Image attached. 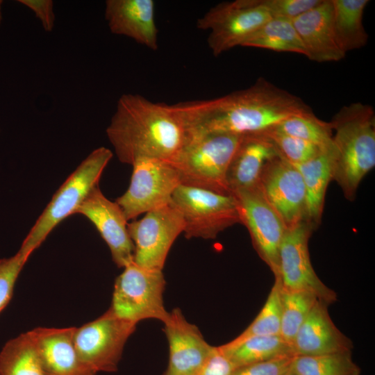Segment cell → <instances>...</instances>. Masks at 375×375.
Instances as JSON below:
<instances>
[{"instance_id": "37", "label": "cell", "mask_w": 375, "mask_h": 375, "mask_svg": "<svg viewBox=\"0 0 375 375\" xmlns=\"http://www.w3.org/2000/svg\"><path fill=\"white\" fill-rule=\"evenodd\" d=\"M2 3H3V1L0 0V26L2 22Z\"/></svg>"}, {"instance_id": "17", "label": "cell", "mask_w": 375, "mask_h": 375, "mask_svg": "<svg viewBox=\"0 0 375 375\" xmlns=\"http://www.w3.org/2000/svg\"><path fill=\"white\" fill-rule=\"evenodd\" d=\"M292 22L308 59L326 62L345 57L334 35L332 0H322Z\"/></svg>"}, {"instance_id": "27", "label": "cell", "mask_w": 375, "mask_h": 375, "mask_svg": "<svg viewBox=\"0 0 375 375\" xmlns=\"http://www.w3.org/2000/svg\"><path fill=\"white\" fill-rule=\"evenodd\" d=\"M319 300L306 290H290L281 286V336L290 344L302 325L315 302Z\"/></svg>"}, {"instance_id": "32", "label": "cell", "mask_w": 375, "mask_h": 375, "mask_svg": "<svg viewBox=\"0 0 375 375\" xmlns=\"http://www.w3.org/2000/svg\"><path fill=\"white\" fill-rule=\"evenodd\" d=\"M28 259L18 251L13 256L0 260V312L9 303L15 282Z\"/></svg>"}, {"instance_id": "31", "label": "cell", "mask_w": 375, "mask_h": 375, "mask_svg": "<svg viewBox=\"0 0 375 375\" xmlns=\"http://www.w3.org/2000/svg\"><path fill=\"white\" fill-rule=\"evenodd\" d=\"M262 133L273 143L279 156L292 165L306 162L322 151L312 143L286 135L274 128Z\"/></svg>"}, {"instance_id": "4", "label": "cell", "mask_w": 375, "mask_h": 375, "mask_svg": "<svg viewBox=\"0 0 375 375\" xmlns=\"http://www.w3.org/2000/svg\"><path fill=\"white\" fill-rule=\"evenodd\" d=\"M112 156L111 150L101 147L81 162L60 186L36 220L19 249L22 253L29 258L58 224L75 214L91 190L99 185Z\"/></svg>"}, {"instance_id": "1", "label": "cell", "mask_w": 375, "mask_h": 375, "mask_svg": "<svg viewBox=\"0 0 375 375\" xmlns=\"http://www.w3.org/2000/svg\"><path fill=\"white\" fill-rule=\"evenodd\" d=\"M183 122L188 138L210 134L262 133L311 108L299 97L263 78L224 96L170 105Z\"/></svg>"}, {"instance_id": "34", "label": "cell", "mask_w": 375, "mask_h": 375, "mask_svg": "<svg viewBox=\"0 0 375 375\" xmlns=\"http://www.w3.org/2000/svg\"><path fill=\"white\" fill-rule=\"evenodd\" d=\"M294 357L277 358L238 367L233 370L231 375H284L290 371Z\"/></svg>"}, {"instance_id": "18", "label": "cell", "mask_w": 375, "mask_h": 375, "mask_svg": "<svg viewBox=\"0 0 375 375\" xmlns=\"http://www.w3.org/2000/svg\"><path fill=\"white\" fill-rule=\"evenodd\" d=\"M76 327H38L30 331L47 375H97L80 359L75 348Z\"/></svg>"}, {"instance_id": "9", "label": "cell", "mask_w": 375, "mask_h": 375, "mask_svg": "<svg viewBox=\"0 0 375 375\" xmlns=\"http://www.w3.org/2000/svg\"><path fill=\"white\" fill-rule=\"evenodd\" d=\"M136 326L108 309L97 319L75 328L74 342L80 359L97 374L116 372Z\"/></svg>"}, {"instance_id": "25", "label": "cell", "mask_w": 375, "mask_h": 375, "mask_svg": "<svg viewBox=\"0 0 375 375\" xmlns=\"http://www.w3.org/2000/svg\"><path fill=\"white\" fill-rule=\"evenodd\" d=\"M242 47L278 52H292L306 56V51L292 19L271 17L253 33Z\"/></svg>"}, {"instance_id": "36", "label": "cell", "mask_w": 375, "mask_h": 375, "mask_svg": "<svg viewBox=\"0 0 375 375\" xmlns=\"http://www.w3.org/2000/svg\"><path fill=\"white\" fill-rule=\"evenodd\" d=\"M18 1L34 12L45 31H53L55 24V14L53 2L51 0H19Z\"/></svg>"}, {"instance_id": "20", "label": "cell", "mask_w": 375, "mask_h": 375, "mask_svg": "<svg viewBox=\"0 0 375 375\" xmlns=\"http://www.w3.org/2000/svg\"><path fill=\"white\" fill-rule=\"evenodd\" d=\"M328 305L317 300L292 342L294 356L351 351L352 341L332 321Z\"/></svg>"}, {"instance_id": "15", "label": "cell", "mask_w": 375, "mask_h": 375, "mask_svg": "<svg viewBox=\"0 0 375 375\" xmlns=\"http://www.w3.org/2000/svg\"><path fill=\"white\" fill-rule=\"evenodd\" d=\"M75 214L84 215L94 225L118 267L124 268L133 261L134 245L128 231V220L119 206L107 199L99 185L91 190Z\"/></svg>"}, {"instance_id": "28", "label": "cell", "mask_w": 375, "mask_h": 375, "mask_svg": "<svg viewBox=\"0 0 375 375\" xmlns=\"http://www.w3.org/2000/svg\"><path fill=\"white\" fill-rule=\"evenodd\" d=\"M290 370L298 375H352L360 372L351 351L315 356H296Z\"/></svg>"}, {"instance_id": "39", "label": "cell", "mask_w": 375, "mask_h": 375, "mask_svg": "<svg viewBox=\"0 0 375 375\" xmlns=\"http://www.w3.org/2000/svg\"><path fill=\"white\" fill-rule=\"evenodd\" d=\"M360 372H358V373H355V374H353L352 375H360Z\"/></svg>"}, {"instance_id": "24", "label": "cell", "mask_w": 375, "mask_h": 375, "mask_svg": "<svg viewBox=\"0 0 375 375\" xmlns=\"http://www.w3.org/2000/svg\"><path fill=\"white\" fill-rule=\"evenodd\" d=\"M368 0H332L333 26L336 42L347 53L365 46L368 41L362 23Z\"/></svg>"}, {"instance_id": "11", "label": "cell", "mask_w": 375, "mask_h": 375, "mask_svg": "<svg viewBox=\"0 0 375 375\" xmlns=\"http://www.w3.org/2000/svg\"><path fill=\"white\" fill-rule=\"evenodd\" d=\"M184 227L181 213L171 205L128 223L134 245L133 262L145 268L162 270L168 253Z\"/></svg>"}, {"instance_id": "35", "label": "cell", "mask_w": 375, "mask_h": 375, "mask_svg": "<svg viewBox=\"0 0 375 375\" xmlns=\"http://www.w3.org/2000/svg\"><path fill=\"white\" fill-rule=\"evenodd\" d=\"M235 369L228 358L215 347L210 356L197 375H231Z\"/></svg>"}, {"instance_id": "16", "label": "cell", "mask_w": 375, "mask_h": 375, "mask_svg": "<svg viewBox=\"0 0 375 375\" xmlns=\"http://www.w3.org/2000/svg\"><path fill=\"white\" fill-rule=\"evenodd\" d=\"M169 344V363L163 375H197L215 347L199 329L186 320L181 310L174 309L163 322Z\"/></svg>"}, {"instance_id": "8", "label": "cell", "mask_w": 375, "mask_h": 375, "mask_svg": "<svg viewBox=\"0 0 375 375\" xmlns=\"http://www.w3.org/2000/svg\"><path fill=\"white\" fill-rule=\"evenodd\" d=\"M262 0H235L219 3L197 22L208 31V47L215 56L243 43L271 18Z\"/></svg>"}, {"instance_id": "7", "label": "cell", "mask_w": 375, "mask_h": 375, "mask_svg": "<svg viewBox=\"0 0 375 375\" xmlns=\"http://www.w3.org/2000/svg\"><path fill=\"white\" fill-rule=\"evenodd\" d=\"M169 205L181 213L187 239H215L227 228L240 223L238 203L232 194L181 184Z\"/></svg>"}, {"instance_id": "30", "label": "cell", "mask_w": 375, "mask_h": 375, "mask_svg": "<svg viewBox=\"0 0 375 375\" xmlns=\"http://www.w3.org/2000/svg\"><path fill=\"white\" fill-rule=\"evenodd\" d=\"M281 286V280L278 276H276L274 285L260 312L244 331L227 344H235L253 336L280 334Z\"/></svg>"}, {"instance_id": "22", "label": "cell", "mask_w": 375, "mask_h": 375, "mask_svg": "<svg viewBox=\"0 0 375 375\" xmlns=\"http://www.w3.org/2000/svg\"><path fill=\"white\" fill-rule=\"evenodd\" d=\"M332 148L322 150L301 164L294 165L300 172L306 192V222L315 230L322 220L325 194L332 176Z\"/></svg>"}, {"instance_id": "10", "label": "cell", "mask_w": 375, "mask_h": 375, "mask_svg": "<svg viewBox=\"0 0 375 375\" xmlns=\"http://www.w3.org/2000/svg\"><path fill=\"white\" fill-rule=\"evenodd\" d=\"M132 167L129 186L115 201L128 221L169 205L174 191L181 185L179 174L170 162L142 158Z\"/></svg>"}, {"instance_id": "23", "label": "cell", "mask_w": 375, "mask_h": 375, "mask_svg": "<svg viewBox=\"0 0 375 375\" xmlns=\"http://www.w3.org/2000/svg\"><path fill=\"white\" fill-rule=\"evenodd\" d=\"M235 367L285 357H294L292 345L280 334L248 338L238 344L219 346Z\"/></svg>"}, {"instance_id": "3", "label": "cell", "mask_w": 375, "mask_h": 375, "mask_svg": "<svg viewBox=\"0 0 375 375\" xmlns=\"http://www.w3.org/2000/svg\"><path fill=\"white\" fill-rule=\"evenodd\" d=\"M333 131L332 180L352 201L362 178L375 166V113L360 102L342 107L330 122Z\"/></svg>"}, {"instance_id": "38", "label": "cell", "mask_w": 375, "mask_h": 375, "mask_svg": "<svg viewBox=\"0 0 375 375\" xmlns=\"http://www.w3.org/2000/svg\"><path fill=\"white\" fill-rule=\"evenodd\" d=\"M284 375H298V374H297L296 373L293 372L292 371H291V370L290 369V371L288 372H287L286 374H285Z\"/></svg>"}, {"instance_id": "2", "label": "cell", "mask_w": 375, "mask_h": 375, "mask_svg": "<svg viewBox=\"0 0 375 375\" xmlns=\"http://www.w3.org/2000/svg\"><path fill=\"white\" fill-rule=\"evenodd\" d=\"M119 160L132 165L142 158L174 163L188 140L187 128L171 106L138 94H124L106 128Z\"/></svg>"}, {"instance_id": "6", "label": "cell", "mask_w": 375, "mask_h": 375, "mask_svg": "<svg viewBox=\"0 0 375 375\" xmlns=\"http://www.w3.org/2000/svg\"><path fill=\"white\" fill-rule=\"evenodd\" d=\"M165 285L162 270L145 268L133 261L115 279L109 309L136 324L147 319L164 322L169 315L163 302Z\"/></svg>"}, {"instance_id": "21", "label": "cell", "mask_w": 375, "mask_h": 375, "mask_svg": "<svg viewBox=\"0 0 375 375\" xmlns=\"http://www.w3.org/2000/svg\"><path fill=\"white\" fill-rule=\"evenodd\" d=\"M278 156L274 145L265 134L242 135L227 172L231 194L257 187L265 166Z\"/></svg>"}, {"instance_id": "13", "label": "cell", "mask_w": 375, "mask_h": 375, "mask_svg": "<svg viewBox=\"0 0 375 375\" xmlns=\"http://www.w3.org/2000/svg\"><path fill=\"white\" fill-rule=\"evenodd\" d=\"M313 231L306 222L287 228L280 246L277 276L284 288L310 292L329 306L337 300V294L319 279L312 266L308 240Z\"/></svg>"}, {"instance_id": "12", "label": "cell", "mask_w": 375, "mask_h": 375, "mask_svg": "<svg viewBox=\"0 0 375 375\" xmlns=\"http://www.w3.org/2000/svg\"><path fill=\"white\" fill-rule=\"evenodd\" d=\"M240 224L251 236L254 249L274 275H278L279 249L287 228L257 186L232 193Z\"/></svg>"}, {"instance_id": "14", "label": "cell", "mask_w": 375, "mask_h": 375, "mask_svg": "<svg viewBox=\"0 0 375 375\" xmlns=\"http://www.w3.org/2000/svg\"><path fill=\"white\" fill-rule=\"evenodd\" d=\"M287 228L306 222V192L297 167L278 156L265 166L258 185Z\"/></svg>"}, {"instance_id": "19", "label": "cell", "mask_w": 375, "mask_h": 375, "mask_svg": "<svg viewBox=\"0 0 375 375\" xmlns=\"http://www.w3.org/2000/svg\"><path fill=\"white\" fill-rule=\"evenodd\" d=\"M105 19L110 31L151 50L158 48L153 0H107Z\"/></svg>"}, {"instance_id": "29", "label": "cell", "mask_w": 375, "mask_h": 375, "mask_svg": "<svg viewBox=\"0 0 375 375\" xmlns=\"http://www.w3.org/2000/svg\"><path fill=\"white\" fill-rule=\"evenodd\" d=\"M273 128L312 143L322 150L333 147V133L330 122L317 118L313 112L291 116Z\"/></svg>"}, {"instance_id": "5", "label": "cell", "mask_w": 375, "mask_h": 375, "mask_svg": "<svg viewBox=\"0 0 375 375\" xmlns=\"http://www.w3.org/2000/svg\"><path fill=\"white\" fill-rule=\"evenodd\" d=\"M242 135L210 134L188 139L173 163L181 184L231 195L226 176Z\"/></svg>"}, {"instance_id": "33", "label": "cell", "mask_w": 375, "mask_h": 375, "mask_svg": "<svg viewBox=\"0 0 375 375\" xmlns=\"http://www.w3.org/2000/svg\"><path fill=\"white\" fill-rule=\"evenodd\" d=\"M322 0H262L272 17L294 19L317 6Z\"/></svg>"}, {"instance_id": "26", "label": "cell", "mask_w": 375, "mask_h": 375, "mask_svg": "<svg viewBox=\"0 0 375 375\" xmlns=\"http://www.w3.org/2000/svg\"><path fill=\"white\" fill-rule=\"evenodd\" d=\"M0 375H47L30 331L3 346L0 352Z\"/></svg>"}]
</instances>
